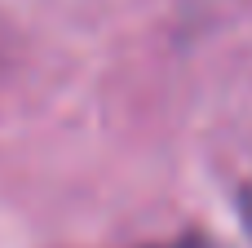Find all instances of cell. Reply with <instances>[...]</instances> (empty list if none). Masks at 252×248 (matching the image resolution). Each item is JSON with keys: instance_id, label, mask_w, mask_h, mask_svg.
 Returning <instances> with one entry per match:
<instances>
[{"instance_id": "6da1fadb", "label": "cell", "mask_w": 252, "mask_h": 248, "mask_svg": "<svg viewBox=\"0 0 252 248\" xmlns=\"http://www.w3.org/2000/svg\"><path fill=\"white\" fill-rule=\"evenodd\" d=\"M155 248H208V244H199V240H177V244H155Z\"/></svg>"}, {"instance_id": "7a4b0ae2", "label": "cell", "mask_w": 252, "mask_h": 248, "mask_svg": "<svg viewBox=\"0 0 252 248\" xmlns=\"http://www.w3.org/2000/svg\"><path fill=\"white\" fill-rule=\"evenodd\" d=\"M244 222H248V231H252V191H248V200H244Z\"/></svg>"}]
</instances>
